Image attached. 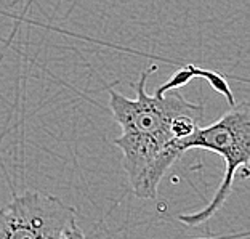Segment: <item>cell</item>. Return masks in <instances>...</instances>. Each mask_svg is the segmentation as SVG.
I'll return each instance as SVG.
<instances>
[{
	"mask_svg": "<svg viewBox=\"0 0 250 239\" xmlns=\"http://www.w3.org/2000/svg\"><path fill=\"white\" fill-rule=\"evenodd\" d=\"M196 239H215V238H196Z\"/></svg>",
	"mask_w": 250,
	"mask_h": 239,
	"instance_id": "5",
	"label": "cell"
},
{
	"mask_svg": "<svg viewBox=\"0 0 250 239\" xmlns=\"http://www.w3.org/2000/svg\"><path fill=\"white\" fill-rule=\"evenodd\" d=\"M154 71L156 66L141 72L138 82L133 84L136 90L133 100L107 87L109 108L122 129V135L114 140V145L122 151V167L128 175L132 190L141 199H156L161 180L172 167L164 152L173 140V119L181 114L204 117V105L186 100L177 88L192 79L202 77L207 79L218 93L226 96L231 106L236 105L228 82L218 72L201 69L194 65H188L177 71L149 95L146 92V82Z\"/></svg>",
	"mask_w": 250,
	"mask_h": 239,
	"instance_id": "1",
	"label": "cell"
},
{
	"mask_svg": "<svg viewBox=\"0 0 250 239\" xmlns=\"http://www.w3.org/2000/svg\"><path fill=\"white\" fill-rule=\"evenodd\" d=\"M76 221V209L60 197L26 190L0 207V239H58Z\"/></svg>",
	"mask_w": 250,
	"mask_h": 239,
	"instance_id": "3",
	"label": "cell"
},
{
	"mask_svg": "<svg viewBox=\"0 0 250 239\" xmlns=\"http://www.w3.org/2000/svg\"><path fill=\"white\" fill-rule=\"evenodd\" d=\"M58 239H85V235H83V231L79 228V225L76 221V223H72Z\"/></svg>",
	"mask_w": 250,
	"mask_h": 239,
	"instance_id": "4",
	"label": "cell"
},
{
	"mask_svg": "<svg viewBox=\"0 0 250 239\" xmlns=\"http://www.w3.org/2000/svg\"><path fill=\"white\" fill-rule=\"evenodd\" d=\"M189 150H206L217 152L223 157L225 175L217 193L206 207L194 214H181L178 220L188 226H197L213 217L225 206L232 191L237 174L242 178L249 177L250 162V105L242 101L232 106V109L221 116L208 127H196L191 135L185 138L172 140L166 148V159L173 166Z\"/></svg>",
	"mask_w": 250,
	"mask_h": 239,
	"instance_id": "2",
	"label": "cell"
}]
</instances>
